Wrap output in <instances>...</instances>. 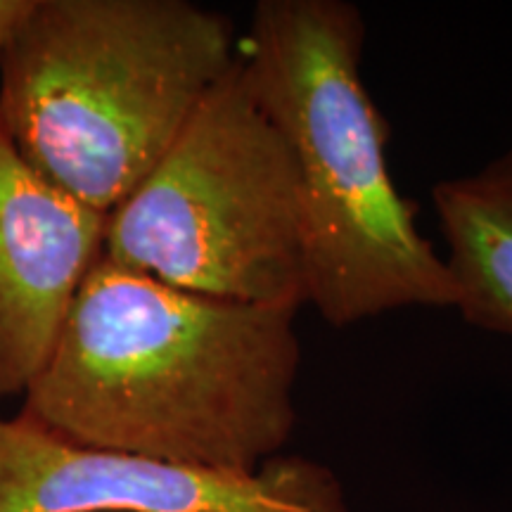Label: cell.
Listing matches in <instances>:
<instances>
[{
	"label": "cell",
	"instance_id": "6da1fadb",
	"mask_svg": "<svg viewBox=\"0 0 512 512\" xmlns=\"http://www.w3.org/2000/svg\"><path fill=\"white\" fill-rule=\"evenodd\" d=\"M297 311L185 292L100 256L19 415L81 446L249 475L297 422Z\"/></svg>",
	"mask_w": 512,
	"mask_h": 512
},
{
	"label": "cell",
	"instance_id": "7a4b0ae2",
	"mask_svg": "<svg viewBox=\"0 0 512 512\" xmlns=\"http://www.w3.org/2000/svg\"><path fill=\"white\" fill-rule=\"evenodd\" d=\"M363 38L361 12L342 0H264L242 55L297 169L304 302L337 328L456 299L389 171L387 121L361 79Z\"/></svg>",
	"mask_w": 512,
	"mask_h": 512
},
{
	"label": "cell",
	"instance_id": "3957f363",
	"mask_svg": "<svg viewBox=\"0 0 512 512\" xmlns=\"http://www.w3.org/2000/svg\"><path fill=\"white\" fill-rule=\"evenodd\" d=\"M240 57L228 19L185 0H34L0 55V126L48 183L110 216Z\"/></svg>",
	"mask_w": 512,
	"mask_h": 512
},
{
	"label": "cell",
	"instance_id": "277c9868",
	"mask_svg": "<svg viewBox=\"0 0 512 512\" xmlns=\"http://www.w3.org/2000/svg\"><path fill=\"white\" fill-rule=\"evenodd\" d=\"M102 256L204 297L306 304L297 169L242 57L112 211Z\"/></svg>",
	"mask_w": 512,
	"mask_h": 512
},
{
	"label": "cell",
	"instance_id": "5b68a950",
	"mask_svg": "<svg viewBox=\"0 0 512 512\" xmlns=\"http://www.w3.org/2000/svg\"><path fill=\"white\" fill-rule=\"evenodd\" d=\"M0 512H347L335 477L302 458L197 470L81 446L0 415Z\"/></svg>",
	"mask_w": 512,
	"mask_h": 512
},
{
	"label": "cell",
	"instance_id": "8992f818",
	"mask_svg": "<svg viewBox=\"0 0 512 512\" xmlns=\"http://www.w3.org/2000/svg\"><path fill=\"white\" fill-rule=\"evenodd\" d=\"M107 221L31 169L0 126V399L24 396L48 363Z\"/></svg>",
	"mask_w": 512,
	"mask_h": 512
},
{
	"label": "cell",
	"instance_id": "52a82bcc",
	"mask_svg": "<svg viewBox=\"0 0 512 512\" xmlns=\"http://www.w3.org/2000/svg\"><path fill=\"white\" fill-rule=\"evenodd\" d=\"M453 309L482 330L512 335V147L472 176L434 188Z\"/></svg>",
	"mask_w": 512,
	"mask_h": 512
},
{
	"label": "cell",
	"instance_id": "ba28073f",
	"mask_svg": "<svg viewBox=\"0 0 512 512\" xmlns=\"http://www.w3.org/2000/svg\"><path fill=\"white\" fill-rule=\"evenodd\" d=\"M31 8H34V0H0V55L5 53L12 34Z\"/></svg>",
	"mask_w": 512,
	"mask_h": 512
}]
</instances>
